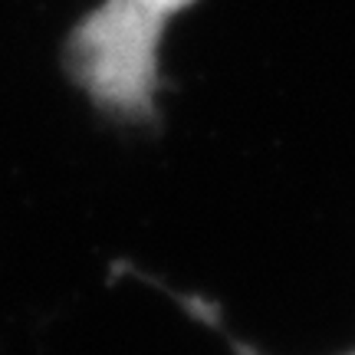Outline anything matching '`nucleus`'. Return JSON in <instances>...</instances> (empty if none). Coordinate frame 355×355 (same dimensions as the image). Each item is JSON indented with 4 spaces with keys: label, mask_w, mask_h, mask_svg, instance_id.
Instances as JSON below:
<instances>
[{
    "label": "nucleus",
    "mask_w": 355,
    "mask_h": 355,
    "mask_svg": "<svg viewBox=\"0 0 355 355\" xmlns=\"http://www.w3.org/2000/svg\"><path fill=\"white\" fill-rule=\"evenodd\" d=\"M191 0H105L69 40L73 76L102 109L141 119L152 105L158 40Z\"/></svg>",
    "instance_id": "1"
},
{
    "label": "nucleus",
    "mask_w": 355,
    "mask_h": 355,
    "mask_svg": "<svg viewBox=\"0 0 355 355\" xmlns=\"http://www.w3.org/2000/svg\"><path fill=\"white\" fill-rule=\"evenodd\" d=\"M234 349H237V355H254V352H247V349H243L241 343H234Z\"/></svg>",
    "instance_id": "2"
}]
</instances>
